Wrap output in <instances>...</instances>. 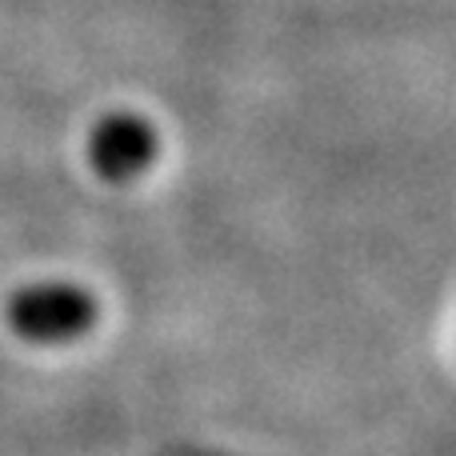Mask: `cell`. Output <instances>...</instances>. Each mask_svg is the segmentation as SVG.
Here are the masks:
<instances>
[{"label":"cell","mask_w":456,"mask_h":456,"mask_svg":"<svg viewBox=\"0 0 456 456\" xmlns=\"http://www.w3.org/2000/svg\"><path fill=\"white\" fill-rule=\"evenodd\" d=\"M149 157V133H144L141 125H117L109 128V136H104V160L109 165H141V160Z\"/></svg>","instance_id":"1"}]
</instances>
